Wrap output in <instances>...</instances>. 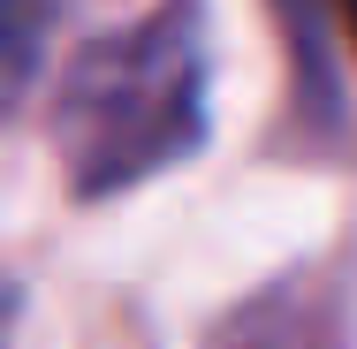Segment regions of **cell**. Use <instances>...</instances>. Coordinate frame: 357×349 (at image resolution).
Segmentation results:
<instances>
[{
    "label": "cell",
    "mask_w": 357,
    "mask_h": 349,
    "mask_svg": "<svg viewBox=\"0 0 357 349\" xmlns=\"http://www.w3.org/2000/svg\"><path fill=\"white\" fill-rule=\"evenodd\" d=\"M15 342V288H8V281H0V349Z\"/></svg>",
    "instance_id": "cell-3"
},
{
    "label": "cell",
    "mask_w": 357,
    "mask_h": 349,
    "mask_svg": "<svg viewBox=\"0 0 357 349\" xmlns=\"http://www.w3.org/2000/svg\"><path fill=\"white\" fill-rule=\"evenodd\" d=\"M46 23H54L46 0H0V114L23 107L31 76L46 61Z\"/></svg>",
    "instance_id": "cell-2"
},
{
    "label": "cell",
    "mask_w": 357,
    "mask_h": 349,
    "mask_svg": "<svg viewBox=\"0 0 357 349\" xmlns=\"http://www.w3.org/2000/svg\"><path fill=\"white\" fill-rule=\"evenodd\" d=\"M206 144V15L167 0L122 31H99L61 76L54 152L76 198H122L144 175L183 167Z\"/></svg>",
    "instance_id": "cell-1"
}]
</instances>
